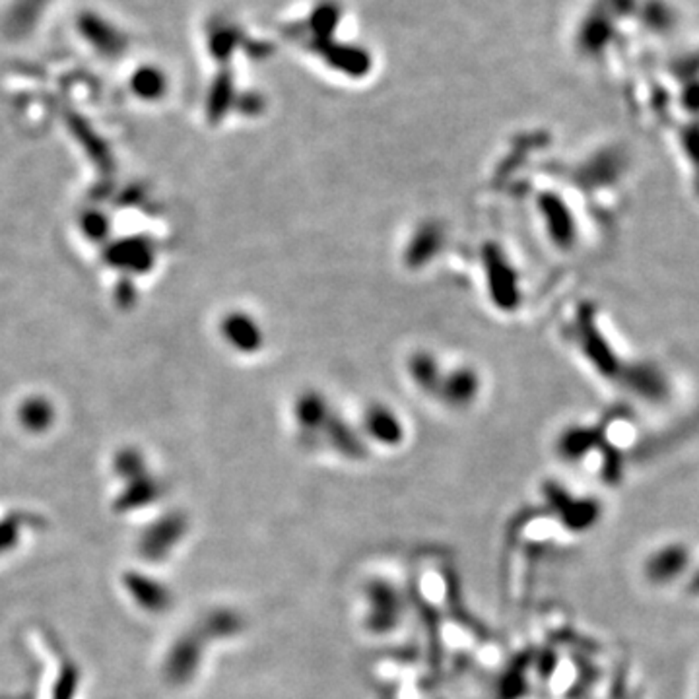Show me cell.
I'll use <instances>...</instances> for the list:
<instances>
[{"label":"cell","instance_id":"cell-3","mask_svg":"<svg viewBox=\"0 0 699 699\" xmlns=\"http://www.w3.org/2000/svg\"><path fill=\"white\" fill-rule=\"evenodd\" d=\"M109 259L117 266H126V269H133L136 272H144L152 264V249L140 239L123 241L121 245L111 251Z\"/></svg>","mask_w":699,"mask_h":699},{"label":"cell","instance_id":"cell-4","mask_svg":"<svg viewBox=\"0 0 699 699\" xmlns=\"http://www.w3.org/2000/svg\"><path fill=\"white\" fill-rule=\"evenodd\" d=\"M224 333L241 350H253L259 342V333L255 325L241 315H232L230 319L224 323Z\"/></svg>","mask_w":699,"mask_h":699},{"label":"cell","instance_id":"cell-6","mask_svg":"<svg viewBox=\"0 0 699 699\" xmlns=\"http://www.w3.org/2000/svg\"><path fill=\"white\" fill-rule=\"evenodd\" d=\"M86 232L94 239H101L106 232V220L99 214L86 216Z\"/></svg>","mask_w":699,"mask_h":699},{"label":"cell","instance_id":"cell-5","mask_svg":"<svg viewBox=\"0 0 699 699\" xmlns=\"http://www.w3.org/2000/svg\"><path fill=\"white\" fill-rule=\"evenodd\" d=\"M22 422L28 426L30 429H45L51 424V418H53V410L47 400L43 399H30L25 400L22 410H20Z\"/></svg>","mask_w":699,"mask_h":699},{"label":"cell","instance_id":"cell-1","mask_svg":"<svg viewBox=\"0 0 699 699\" xmlns=\"http://www.w3.org/2000/svg\"><path fill=\"white\" fill-rule=\"evenodd\" d=\"M280 30L303 53L319 57L336 69L358 74L370 69L372 53L352 37L360 28L342 0H308Z\"/></svg>","mask_w":699,"mask_h":699},{"label":"cell","instance_id":"cell-2","mask_svg":"<svg viewBox=\"0 0 699 699\" xmlns=\"http://www.w3.org/2000/svg\"><path fill=\"white\" fill-rule=\"evenodd\" d=\"M690 564V554L680 544H668L655 552L645 564V575L657 584L678 579Z\"/></svg>","mask_w":699,"mask_h":699},{"label":"cell","instance_id":"cell-7","mask_svg":"<svg viewBox=\"0 0 699 699\" xmlns=\"http://www.w3.org/2000/svg\"><path fill=\"white\" fill-rule=\"evenodd\" d=\"M688 587H690V593H694V594H699V569H697L695 574L692 575V579H690V584H688Z\"/></svg>","mask_w":699,"mask_h":699}]
</instances>
